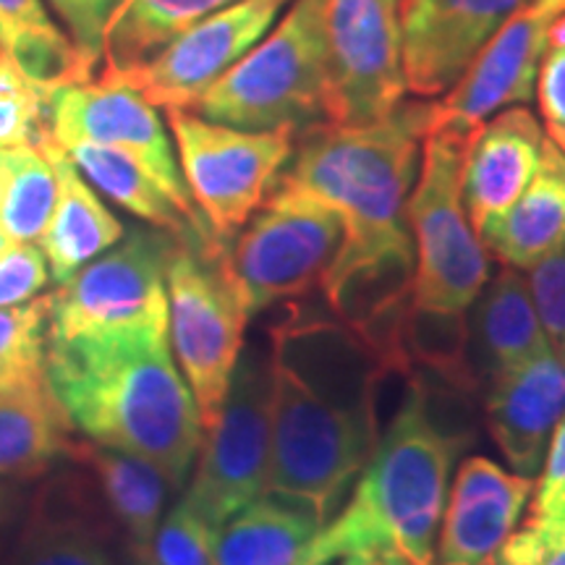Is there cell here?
I'll return each mask as SVG.
<instances>
[{
	"mask_svg": "<svg viewBox=\"0 0 565 565\" xmlns=\"http://www.w3.org/2000/svg\"><path fill=\"white\" fill-rule=\"evenodd\" d=\"M129 565H160V563H158V557H154L152 547L129 545Z\"/></svg>",
	"mask_w": 565,
	"mask_h": 565,
	"instance_id": "obj_42",
	"label": "cell"
},
{
	"mask_svg": "<svg viewBox=\"0 0 565 565\" xmlns=\"http://www.w3.org/2000/svg\"><path fill=\"white\" fill-rule=\"evenodd\" d=\"M13 244H17V242H13V238L9 236V233H6L3 228H0V257H3V254L9 252Z\"/></svg>",
	"mask_w": 565,
	"mask_h": 565,
	"instance_id": "obj_43",
	"label": "cell"
},
{
	"mask_svg": "<svg viewBox=\"0 0 565 565\" xmlns=\"http://www.w3.org/2000/svg\"><path fill=\"white\" fill-rule=\"evenodd\" d=\"M526 0H404L401 61L408 92L422 100L448 95L500 26Z\"/></svg>",
	"mask_w": 565,
	"mask_h": 565,
	"instance_id": "obj_16",
	"label": "cell"
},
{
	"mask_svg": "<svg viewBox=\"0 0 565 565\" xmlns=\"http://www.w3.org/2000/svg\"><path fill=\"white\" fill-rule=\"evenodd\" d=\"M181 236L137 225L47 296V335L168 324L166 273Z\"/></svg>",
	"mask_w": 565,
	"mask_h": 565,
	"instance_id": "obj_11",
	"label": "cell"
},
{
	"mask_svg": "<svg viewBox=\"0 0 565 565\" xmlns=\"http://www.w3.org/2000/svg\"><path fill=\"white\" fill-rule=\"evenodd\" d=\"M45 370L71 427L87 440L154 463L173 490L189 482L204 424L168 324L47 335Z\"/></svg>",
	"mask_w": 565,
	"mask_h": 565,
	"instance_id": "obj_3",
	"label": "cell"
},
{
	"mask_svg": "<svg viewBox=\"0 0 565 565\" xmlns=\"http://www.w3.org/2000/svg\"><path fill=\"white\" fill-rule=\"evenodd\" d=\"M479 565H565V519L532 513Z\"/></svg>",
	"mask_w": 565,
	"mask_h": 565,
	"instance_id": "obj_34",
	"label": "cell"
},
{
	"mask_svg": "<svg viewBox=\"0 0 565 565\" xmlns=\"http://www.w3.org/2000/svg\"><path fill=\"white\" fill-rule=\"evenodd\" d=\"M45 131H51L47 97L0 53V150L38 147Z\"/></svg>",
	"mask_w": 565,
	"mask_h": 565,
	"instance_id": "obj_32",
	"label": "cell"
},
{
	"mask_svg": "<svg viewBox=\"0 0 565 565\" xmlns=\"http://www.w3.org/2000/svg\"><path fill=\"white\" fill-rule=\"evenodd\" d=\"M482 387L492 443L511 471L536 477L555 424L565 414V364L553 349H545Z\"/></svg>",
	"mask_w": 565,
	"mask_h": 565,
	"instance_id": "obj_18",
	"label": "cell"
},
{
	"mask_svg": "<svg viewBox=\"0 0 565 565\" xmlns=\"http://www.w3.org/2000/svg\"><path fill=\"white\" fill-rule=\"evenodd\" d=\"M534 89L547 129L565 131V13L550 30V45L540 63Z\"/></svg>",
	"mask_w": 565,
	"mask_h": 565,
	"instance_id": "obj_38",
	"label": "cell"
},
{
	"mask_svg": "<svg viewBox=\"0 0 565 565\" xmlns=\"http://www.w3.org/2000/svg\"><path fill=\"white\" fill-rule=\"evenodd\" d=\"M469 134L429 126L419 175L406 215L414 236L408 353L448 380L475 391L466 364V315L492 273V254L477 236L463 202Z\"/></svg>",
	"mask_w": 565,
	"mask_h": 565,
	"instance_id": "obj_5",
	"label": "cell"
},
{
	"mask_svg": "<svg viewBox=\"0 0 565 565\" xmlns=\"http://www.w3.org/2000/svg\"><path fill=\"white\" fill-rule=\"evenodd\" d=\"M0 53L17 63L45 97L97 76L74 42L53 24L42 0H0Z\"/></svg>",
	"mask_w": 565,
	"mask_h": 565,
	"instance_id": "obj_25",
	"label": "cell"
},
{
	"mask_svg": "<svg viewBox=\"0 0 565 565\" xmlns=\"http://www.w3.org/2000/svg\"><path fill=\"white\" fill-rule=\"evenodd\" d=\"M534 515H555V519H565V479H561L553 490L534 494L532 503Z\"/></svg>",
	"mask_w": 565,
	"mask_h": 565,
	"instance_id": "obj_41",
	"label": "cell"
},
{
	"mask_svg": "<svg viewBox=\"0 0 565 565\" xmlns=\"http://www.w3.org/2000/svg\"><path fill=\"white\" fill-rule=\"evenodd\" d=\"M68 458L92 471L110 513L129 534V545L152 547L154 532L166 511V498L173 490L158 466L87 437L71 440Z\"/></svg>",
	"mask_w": 565,
	"mask_h": 565,
	"instance_id": "obj_24",
	"label": "cell"
},
{
	"mask_svg": "<svg viewBox=\"0 0 565 565\" xmlns=\"http://www.w3.org/2000/svg\"><path fill=\"white\" fill-rule=\"evenodd\" d=\"M532 299L550 349L565 364V246L526 270Z\"/></svg>",
	"mask_w": 565,
	"mask_h": 565,
	"instance_id": "obj_35",
	"label": "cell"
},
{
	"mask_svg": "<svg viewBox=\"0 0 565 565\" xmlns=\"http://www.w3.org/2000/svg\"><path fill=\"white\" fill-rule=\"evenodd\" d=\"M45 286L47 263L40 246L17 242L0 257V307L30 301Z\"/></svg>",
	"mask_w": 565,
	"mask_h": 565,
	"instance_id": "obj_37",
	"label": "cell"
},
{
	"mask_svg": "<svg viewBox=\"0 0 565 565\" xmlns=\"http://www.w3.org/2000/svg\"><path fill=\"white\" fill-rule=\"evenodd\" d=\"M343 246L341 215L315 196L275 186L223 257L249 315L307 301Z\"/></svg>",
	"mask_w": 565,
	"mask_h": 565,
	"instance_id": "obj_8",
	"label": "cell"
},
{
	"mask_svg": "<svg viewBox=\"0 0 565 565\" xmlns=\"http://www.w3.org/2000/svg\"><path fill=\"white\" fill-rule=\"evenodd\" d=\"M437 404L440 395L427 380L412 377L349 498L320 526L299 565L435 563L450 475L475 440Z\"/></svg>",
	"mask_w": 565,
	"mask_h": 565,
	"instance_id": "obj_4",
	"label": "cell"
},
{
	"mask_svg": "<svg viewBox=\"0 0 565 565\" xmlns=\"http://www.w3.org/2000/svg\"><path fill=\"white\" fill-rule=\"evenodd\" d=\"M320 526L312 508L265 492L215 529V565H299Z\"/></svg>",
	"mask_w": 565,
	"mask_h": 565,
	"instance_id": "obj_23",
	"label": "cell"
},
{
	"mask_svg": "<svg viewBox=\"0 0 565 565\" xmlns=\"http://www.w3.org/2000/svg\"><path fill=\"white\" fill-rule=\"evenodd\" d=\"M61 147L97 192H103L118 207L137 215L139 221L154 225V228L171 231L175 236H189V233L215 236L210 228L189 221L175 207L171 196L162 192L160 183L129 154L113 150V147L95 145V141H66Z\"/></svg>",
	"mask_w": 565,
	"mask_h": 565,
	"instance_id": "obj_27",
	"label": "cell"
},
{
	"mask_svg": "<svg viewBox=\"0 0 565 565\" xmlns=\"http://www.w3.org/2000/svg\"><path fill=\"white\" fill-rule=\"evenodd\" d=\"M212 542H215V529L186 498H181L160 521L152 553L160 565H215Z\"/></svg>",
	"mask_w": 565,
	"mask_h": 565,
	"instance_id": "obj_33",
	"label": "cell"
},
{
	"mask_svg": "<svg viewBox=\"0 0 565 565\" xmlns=\"http://www.w3.org/2000/svg\"><path fill=\"white\" fill-rule=\"evenodd\" d=\"M183 498L212 529L267 492L273 458V364L265 345H244L212 427L204 429Z\"/></svg>",
	"mask_w": 565,
	"mask_h": 565,
	"instance_id": "obj_10",
	"label": "cell"
},
{
	"mask_svg": "<svg viewBox=\"0 0 565 565\" xmlns=\"http://www.w3.org/2000/svg\"><path fill=\"white\" fill-rule=\"evenodd\" d=\"M189 110L236 129L296 137L330 124L328 0H291L278 26Z\"/></svg>",
	"mask_w": 565,
	"mask_h": 565,
	"instance_id": "obj_6",
	"label": "cell"
},
{
	"mask_svg": "<svg viewBox=\"0 0 565 565\" xmlns=\"http://www.w3.org/2000/svg\"><path fill=\"white\" fill-rule=\"evenodd\" d=\"M563 13L565 0H526L487 42L463 79L435 103L433 126L471 134L498 110L532 100L550 30Z\"/></svg>",
	"mask_w": 565,
	"mask_h": 565,
	"instance_id": "obj_15",
	"label": "cell"
},
{
	"mask_svg": "<svg viewBox=\"0 0 565 565\" xmlns=\"http://www.w3.org/2000/svg\"><path fill=\"white\" fill-rule=\"evenodd\" d=\"M288 3L291 0H236L196 19L141 66L108 76L129 84L154 108L189 110L273 30Z\"/></svg>",
	"mask_w": 565,
	"mask_h": 565,
	"instance_id": "obj_14",
	"label": "cell"
},
{
	"mask_svg": "<svg viewBox=\"0 0 565 565\" xmlns=\"http://www.w3.org/2000/svg\"><path fill=\"white\" fill-rule=\"evenodd\" d=\"M565 479V414L561 416V422L555 424L553 437H550L547 454H545V463H542L540 479H536V490L534 494L553 490V487Z\"/></svg>",
	"mask_w": 565,
	"mask_h": 565,
	"instance_id": "obj_39",
	"label": "cell"
},
{
	"mask_svg": "<svg viewBox=\"0 0 565 565\" xmlns=\"http://www.w3.org/2000/svg\"><path fill=\"white\" fill-rule=\"evenodd\" d=\"M0 565H116L103 534L79 513L32 511Z\"/></svg>",
	"mask_w": 565,
	"mask_h": 565,
	"instance_id": "obj_30",
	"label": "cell"
},
{
	"mask_svg": "<svg viewBox=\"0 0 565 565\" xmlns=\"http://www.w3.org/2000/svg\"><path fill=\"white\" fill-rule=\"evenodd\" d=\"M47 296L0 307V393L45 391Z\"/></svg>",
	"mask_w": 565,
	"mask_h": 565,
	"instance_id": "obj_31",
	"label": "cell"
},
{
	"mask_svg": "<svg viewBox=\"0 0 565 565\" xmlns=\"http://www.w3.org/2000/svg\"><path fill=\"white\" fill-rule=\"evenodd\" d=\"M542 131L524 105L498 110L469 134L463 158V202L479 233L524 194L542 160Z\"/></svg>",
	"mask_w": 565,
	"mask_h": 565,
	"instance_id": "obj_19",
	"label": "cell"
},
{
	"mask_svg": "<svg viewBox=\"0 0 565 565\" xmlns=\"http://www.w3.org/2000/svg\"><path fill=\"white\" fill-rule=\"evenodd\" d=\"M223 249L221 238L189 233L175 244L166 273L168 338L204 429L221 414L252 317Z\"/></svg>",
	"mask_w": 565,
	"mask_h": 565,
	"instance_id": "obj_7",
	"label": "cell"
},
{
	"mask_svg": "<svg viewBox=\"0 0 565 565\" xmlns=\"http://www.w3.org/2000/svg\"><path fill=\"white\" fill-rule=\"evenodd\" d=\"M179 168L189 194L221 242H231L275 192L294 154V131H246L171 108Z\"/></svg>",
	"mask_w": 565,
	"mask_h": 565,
	"instance_id": "obj_9",
	"label": "cell"
},
{
	"mask_svg": "<svg viewBox=\"0 0 565 565\" xmlns=\"http://www.w3.org/2000/svg\"><path fill=\"white\" fill-rule=\"evenodd\" d=\"M341 565H387V563H374V561H343Z\"/></svg>",
	"mask_w": 565,
	"mask_h": 565,
	"instance_id": "obj_45",
	"label": "cell"
},
{
	"mask_svg": "<svg viewBox=\"0 0 565 565\" xmlns=\"http://www.w3.org/2000/svg\"><path fill=\"white\" fill-rule=\"evenodd\" d=\"M55 173L38 147L0 150V228L13 242H38L53 215Z\"/></svg>",
	"mask_w": 565,
	"mask_h": 565,
	"instance_id": "obj_29",
	"label": "cell"
},
{
	"mask_svg": "<svg viewBox=\"0 0 565 565\" xmlns=\"http://www.w3.org/2000/svg\"><path fill=\"white\" fill-rule=\"evenodd\" d=\"M47 121L58 145L95 141L129 154L160 183L189 221L210 228L189 194L158 110L126 82L100 74L92 82L55 89L47 97Z\"/></svg>",
	"mask_w": 565,
	"mask_h": 565,
	"instance_id": "obj_12",
	"label": "cell"
},
{
	"mask_svg": "<svg viewBox=\"0 0 565 565\" xmlns=\"http://www.w3.org/2000/svg\"><path fill=\"white\" fill-rule=\"evenodd\" d=\"M401 3L328 0L330 124H374L406 100Z\"/></svg>",
	"mask_w": 565,
	"mask_h": 565,
	"instance_id": "obj_13",
	"label": "cell"
},
{
	"mask_svg": "<svg viewBox=\"0 0 565 565\" xmlns=\"http://www.w3.org/2000/svg\"><path fill=\"white\" fill-rule=\"evenodd\" d=\"M550 349L524 270L503 265L466 315V364L477 387Z\"/></svg>",
	"mask_w": 565,
	"mask_h": 565,
	"instance_id": "obj_20",
	"label": "cell"
},
{
	"mask_svg": "<svg viewBox=\"0 0 565 565\" xmlns=\"http://www.w3.org/2000/svg\"><path fill=\"white\" fill-rule=\"evenodd\" d=\"M236 0H124L103 38L100 74H121L150 61L196 19Z\"/></svg>",
	"mask_w": 565,
	"mask_h": 565,
	"instance_id": "obj_28",
	"label": "cell"
},
{
	"mask_svg": "<svg viewBox=\"0 0 565 565\" xmlns=\"http://www.w3.org/2000/svg\"><path fill=\"white\" fill-rule=\"evenodd\" d=\"M494 259L529 270L565 246V152L545 137L542 160L524 194L477 233Z\"/></svg>",
	"mask_w": 565,
	"mask_h": 565,
	"instance_id": "obj_22",
	"label": "cell"
},
{
	"mask_svg": "<svg viewBox=\"0 0 565 565\" xmlns=\"http://www.w3.org/2000/svg\"><path fill=\"white\" fill-rule=\"evenodd\" d=\"M433 121L435 103L419 97L374 124H320L296 137L278 181L341 215L343 246L322 280V299L391 374L412 372L414 236L406 204Z\"/></svg>",
	"mask_w": 565,
	"mask_h": 565,
	"instance_id": "obj_1",
	"label": "cell"
},
{
	"mask_svg": "<svg viewBox=\"0 0 565 565\" xmlns=\"http://www.w3.org/2000/svg\"><path fill=\"white\" fill-rule=\"evenodd\" d=\"M71 422L45 391L0 393V477L32 479L68 456Z\"/></svg>",
	"mask_w": 565,
	"mask_h": 565,
	"instance_id": "obj_26",
	"label": "cell"
},
{
	"mask_svg": "<svg viewBox=\"0 0 565 565\" xmlns=\"http://www.w3.org/2000/svg\"><path fill=\"white\" fill-rule=\"evenodd\" d=\"M38 150L55 173V204L45 231L38 238L53 280L66 282L76 270L121 242L124 223L105 207L89 181L51 131L42 134Z\"/></svg>",
	"mask_w": 565,
	"mask_h": 565,
	"instance_id": "obj_21",
	"label": "cell"
},
{
	"mask_svg": "<svg viewBox=\"0 0 565 565\" xmlns=\"http://www.w3.org/2000/svg\"><path fill=\"white\" fill-rule=\"evenodd\" d=\"M273 458L267 492L333 515L380 440L387 377L372 345L335 312L299 301L270 328Z\"/></svg>",
	"mask_w": 565,
	"mask_h": 565,
	"instance_id": "obj_2",
	"label": "cell"
},
{
	"mask_svg": "<svg viewBox=\"0 0 565 565\" xmlns=\"http://www.w3.org/2000/svg\"><path fill=\"white\" fill-rule=\"evenodd\" d=\"M51 3L66 24L68 40L74 42L84 63L100 74L105 30L124 0H51Z\"/></svg>",
	"mask_w": 565,
	"mask_h": 565,
	"instance_id": "obj_36",
	"label": "cell"
},
{
	"mask_svg": "<svg viewBox=\"0 0 565 565\" xmlns=\"http://www.w3.org/2000/svg\"><path fill=\"white\" fill-rule=\"evenodd\" d=\"M534 477L515 475L484 456L461 461L450 482L433 565H479L519 526Z\"/></svg>",
	"mask_w": 565,
	"mask_h": 565,
	"instance_id": "obj_17",
	"label": "cell"
},
{
	"mask_svg": "<svg viewBox=\"0 0 565 565\" xmlns=\"http://www.w3.org/2000/svg\"><path fill=\"white\" fill-rule=\"evenodd\" d=\"M547 137L555 141L557 147H561V150L565 152V131H561V129H547Z\"/></svg>",
	"mask_w": 565,
	"mask_h": 565,
	"instance_id": "obj_44",
	"label": "cell"
},
{
	"mask_svg": "<svg viewBox=\"0 0 565 565\" xmlns=\"http://www.w3.org/2000/svg\"><path fill=\"white\" fill-rule=\"evenodd\" d=\"M30 503V492L21 484V479L0 477V532L17 524L21 513L26 511Z\"/></svg>",
	"mask_w": 565,
	"mask_h": 565,
	"instance_id": "obj_40",
	"label": "cell"
}]
</instances>
